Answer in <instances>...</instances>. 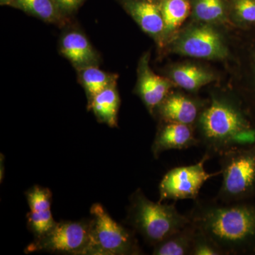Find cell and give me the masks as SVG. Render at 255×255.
<instances>
[{
    "instance_id": "6da1fadb",
    "label": "cell",
    "mask_w": 255,
    "mask_h": 255,
    "mask_svg": "<svg viewBox=\"0 0 255 255\" xmlns=\"http://www.w3.org/2000/svg\"><path fill=\"white\" fill-rule=\"evenodd\" d=\"M187 216L225 255L255 254V204L197 200Z\"/></svg>"
},
{
    "instance_id": "7a4b0ae2",
    "label": "cell",
    "mask_w": 255,
    "mask_h": 255,
    "mask_svg": "<svg viewBox=\"0 0 255 255\" xmlns=\"http://www.w3.org/2000/svg\"><path fill=\"white\" fill-rule=\"evenodd\" d=\"M200 145L210 157L255 143V129L236 106L214 97L197 120Z\"/></svg>"
},
{
    "instance_id": "3957f363",
    "label": "cell",
    "mask_w": 255,
    "mask_h": 255,
    "mask_svg": "<svg viewBox=\"0 0 255 255\" xmlns=\"http://www.w3.org/2000/svg\"><path fill=\"white\" fill-rule=\"evenodd\" d=\"M127 220L152 247L191 223L189 216L181 214L174 204L153 202L140 189L130 196Z\"/></svg>"
},
{
    "instance_id": "277c9868",
    "label": "cell",
    "mask_w": 255,
    "mask_h": 255,
    "mask_svg": "<svg viewBox=\"0 0 255 255\" xmlns=\"http://www.w3.org/2000/svg\"><path fill=\"white\" fill-rule=\"evenodd\" d=\"M222 184L216 199L241 202L255 195V143L240 146L220 155Z\"/></svg>"
},
{
    "instance_id": "5b68a950",
    "label": "cell",
    "mask_w": 255,
    "mask_h": 255,
    "mask_svg": "<svg viewBox=\"0 0 255 255\" xmlns=\"http://www.w3.org/2000/svg\"><path fill=\"white\" fill-rule=\"evenodd\" d=\"M90 214L87 255L141 254L133 232L114 221L102 204H93Z\"/></svg>"
},
{
    "instance_id": "8992f818",
    "label": "cell",
    "mask_w": 255,
    "mask_h": 255,
    "mask_svg": "<svg viewBox=\"0 0 255 255\" xmlns=\"http://www.w3.org/2000/svg\"><path fill=\"white\" fill-rule=\"evenodd\" d=\"M90 243V220L57 222L54 228L35 238L25 253H46L65 255H87Z\"/></svg>"
},
{
    "instance_id": "52a82bcc",
    "label": "cell",
    "mask_w": 255,
    "mask_h": 255,
    "mask_svg": "<svg viewBox=\"0 0 255 255\" xmlns=\"http://www.w3.org/2000/svg\"><path fill=\"white\" fill-rule=\"evenodd\" d=\"M210 158L205 154L198 163L175 167L168 171L159 183L158 202L197 199L204 183L221 174V170L214 173L206 172L204 165Z\"/></svg>"
},
{
    "instance_id": "ba28073f",
    "label": "cell",
    "mask_w": 255,
    "mask_h": 255,
    "mask_svg": "<svg viewBox=\"0 0 255 255\" xmlns=\"http://www.w3.org/2000/svg\"><path fill=\"white\" fill-rule=\"evenodd\" d=\"M174 50L179 54L206 60L224 59L228 55L219 33L207 25L194 26L184 32L176 41Z\"/></svg>"
},
{
    "instance_id": "9c48e42d",
    "label": "cell",
    "mask_w": 255,
    "mask_h": 255,
    "mask_svg": "<svg viewBox=\"0 0 255 255\" xmlns=\"http://www.w3.org/2000/svg\"><path fill=\"white\" fill-rule=\"evenodd\" d=\"M59 52L75 70L100 65L102 58L85 33L77 28L64 32L59 41Z\"/></svg>"
},
{
    "instance_id": "30bf717a",
    "label": "cell",
    "mask_w": 255,
    "mask_h": 255,
    "mask_svg": "<svg viewBox=\"0 0 255 255\" xmlns=\"http://www.w3.org/2000/svg\"><path fill=\"white\" fill-rule=\"evenodd\" d=\"M150 55L145 53L139 62L137 92L151 114H154L169 95L173 86L172 80L159 76L149 66Z\"/></svg>"
},
{
    "instance_id": "8fae6325",
    "label": "cell",
    "mask_w": 255,
    "mask_h": 255,
    "mask_svg": "<svg viewBox=\"0 0 255 255\" xmlns=\"http://www.w3.org/2000/svg\"><path fill=\"white\" fill-rule=\"evenodd\" d=\"M140 28L158 43L164 39L160 0H117Z\"/></svg>"
},
{
    "instance_id": "7c38bea8",
    "label": "cell",
    "mask_w": 255,
    "mask_h": 255,
    "mask_svg": "<svg viewBox=\"0 0 255 255\" xmlns=\"http://www.w3.org/2000/svg\"><path fill=\"white\" fill-rule=\"evenodd\" d=\"M29 212L27 224L35 238L50 232L55 225L51 212L52 193L48 188L34 186L26 192Z\"/></svg>"
},
{
    "instance_id": "4fadbf2b",
    "label": "cell",
    "mask_w": 255,
    "mask_h": 255,
    "mask_svg": "<svg viewBox=\"0 0 255 255\" xmlns=\"http://www.w3.org/2000/svg\"><path fill=\"white\" fill-rule=\"evenodd\" d=\"M200 145L192 126L166 122L156 134L152 150L155 158L167 150H183Z\"/></svg>"
},
{
    "instance_id": "5bb4252c",
    "label": "cell",
    "mask_w": 255,
    "mask_h": 255,
    "mask_svg": "<svg viewBox=\"0 0 255 255\" xmlns=\"http://www.w3.org/2000/svg\"><path fill=\"white\" fill-rule=\"evenodd\" d=\"M156 112L164 123L174 122L190 126L196 123L201 113L199 103L182 94L167 95Z\"/></svg>"
},
{
    "instance_id": "9a60e30c",
    "label": "cell",
    "mask_w": 255,
    "mask_h": 255,
    "mask_svg": "<svg viewBox=\"0 0 255 255\" xmlns=\"http://www.w3.org/2000/svg\"><path fill=\"white\" fill-rule=\"evenodd\" d=\"M121 100L117 83L110 85L87 103L88 110L92 111L100 123L111 128L118 127V114Z\"/></svg>"
},
{
    "instance_id": "2e32d148",
    "label": "cell",
    "mask_w": 255,
    "mask_h": 255,
    "mask_svg": "<svg viewBox=\"0 0 255 255\" xmlns=\"http://www.w3.org/2000/svg\"><path fill=\"white\" fill-rule=\"evenodd\" d=\"M9 6L60 28L71 24V20L61 14L54 0H13Z\"/></svg>"
},
{
    "instance_id": "e0dca14e",
    "label": "cell",
    "mask_w": 255,
    "mask_h": 255,
    "mask_svg": "<svg viewBox=\"0 0 255 255\" xmlns=\"http://www.w3.org/2000/svg\"><path fill=\"white\" fill-rule=\"evenodd\" d=\"M197 228L189 223L153 247L152 255H191Z\"/></svg>"
},
{
    "instance_id": "ac0fdd59",
    "label": "cell",
    "mask_w": 255,
    "mask_h": 255,
    "mask_svg": "<svg viewBox=\"0 0 255 255\" xmlns=\"http://www.w3.org/2000/svg\"><path fill=\"white\" fill-rule=\"evenodd\" d=\"M78 81L86 93L87 103L97 94L110 85L117 83L118 75L107 73L100 65L87 67L77 70Z\"/></svg>"
},
{
    "instance_id": "d6986e66",
    "label": "cell",
    "mask_w": 255,
    "mask_h": 255,
    "mask_svg": "<svg viewBox=\"0 0 255 255\" xmlns=\"http://www.w3.org/2000/svg\"><path fill=\"white\" fill-rule=\"evenodd\" d=\"M172 82L188 91L194 92L211 83L214 75L205 69L193 65L178 66L171 73Z\"/></svg>"
},
{
    "instance_id": "ffe728a7",
    "label": "cell",
    "mask_w": 255,
    "mask_h": 255,
    "mask_svg": "<svg viewBox=\"0 0 255 255\" xmlns=\"http://www.w3.org/2000/svg\"><path fill=\"white\" fill-rule=\"evenodd\" d=\"M164 22V38L179 28L190 12L188 0H160Z\"/></svg>"
},
{
    "instance_id": "44dd1931",
    "label": "cell",
    "mask_w": 255,
    "mask_h": 255,
    "mask_svg": "<svg viewBox=\"0 0 255 255\" xmlns=\"http://www.w3.org/2000/svg\"><path fill=\"white\" fill-rule=\"evenodd\" d=\"M223 0H195L194 14L199 21L206 23L218 22L225 16Z\"/></svg>"
},
{
    "instance_id": "7402d4cb",
    "label": "cell",
    "mask_w": 255,
    "mask_h": 255,
    "mask_svg": "<svg viewBox=\"0 0 255 255\" xmlns=\"http://www.w3.org/2000/svg\"><path fill=\"white\" fill-rule=\"evenodd\" d=\"M222 250L197 228L191 255H224Z\"/></svg>"
},
{
    "instance_id": "603a6c76",
    "label": "cell",
    "mask_w": 255,
    "mask_h": 255,
    "mask_svg": "<svg viewBox=\"0 0 255 255\" xmlns=\"http://www.w3.org/2000/svg\"><path fill=\"white\" fill-rule=\"evenodd\" d=\"M233 9L241 21L255 23V0H234Z\"/></svg>"
},
{
    "instance_id": "cb8c5ba5",
    "label": "cell",
    "mask_w": 255,
    "mask_h": 255,
    "mask_svg": "<svg viewBox=\"0 0 255 255\" xmlns=\"http://www.w3.org/2000/svg\"><path fill=\"white\" fill-rule=\"evenodd\" d=\"M86 0H54L61 14L71 20Z\"/></svg>"
},
{
    "instance_id": "d4e9b609",
    "label": "cell",
    "mask_w": 255,
    "mask_h": 255,
    "mask_svg": "<svg viewBox=\"0 0 255 255\" xmlns=\"http://www.w3.org/2000/svg\"><path fill=\"white\" fill-rule=\"evenodd\" d=\"M13 0H0V4L1 6H9Z\"/></svg>"
}]
</instances>
